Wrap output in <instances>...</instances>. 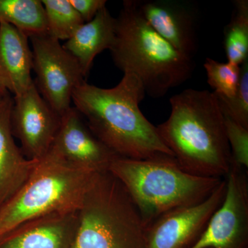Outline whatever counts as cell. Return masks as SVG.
<instances>
[{"label":"cell","mask_w":248,"mask_h":248,"mask_svg":"<svg viewBox=\"0 0 248 248\" xmlns=\"http://www.w3.org/2000/svg\"><path fill=\"white\" fill-rule=\"evenodd\" d=\"M230 22L224 29L228 62L241 66L248 59V1L236 0Z\"/></svg>","instance_id":"18"},{"label":"cell","mask_w":248,"mask_h":248,"mask_svg":"<svg viewBox=\"0 0 248 248\" xmlns=\"http://www.w3.org/2000/svg\"><path fill=\"white\" fill-rule=\"evenodd\" d=\"M170 103V115L156 129L179 166L199 177H226L231 152L215 93L186 89L172 96Z\"/></svg>","instance_id":"2"},{"label":"cell","mask_w":248,"mask_h":248,"mask_svg":"<svg viewBox=\"0 0 248 248\" xmlns=\"http://www.w3.org/2000/svg\"><path fill=\"white\" fill-rule=\"evenodd\" d=\"M246 170L231 163L226 190L203 232L188 248H245L248 239V181Z\"/></svg>","instance_id":"8"},{"label":"cell","mask_w":248,"mask_h":248,"mask_svg":"<svg viewBox=\"0 0 248 248\" xmlns=\"http://www.w3.org/2000/svg\"><path fill=\"white\" fill-rule=\"evenodd\" d=\"M16 28L29 38L47 33L45 8L40 0H0V23Z\"/></svg>","instance_id":"17"},{"label":"cell","mask_w":248,"mask_h":248,"mask_svg":"<svg viewBox=\"0 0 248 248\" xmlns=\"http://www.w3.org/2000/svg\"><path fill=\"white\" fill-rule=\"evenodd\" d=\"M226 190L223 179L208 198L166 212L146 227L144 248H188L200 237L221 205Z\"/></svg>","instance_id":"9"},{"label":"cell","mask_w":248,"mask_h":248,"mask_svg":"<svg viewBox=\"0 0 248 248\" xmlns=\"http://www.w3.org/2000/svg\"><path fill=\"white\" fill-rule=\"evenodd\" d=\"M47 33L59 41L68 40L84 24L69 0H42Z\"/></svg>","instance_id":"19"},{"label":"cell","mask_w":248,"mask_h":248,"mask_svg":"<svg viewBox=\"0 0 248 248\" xmlns=\"http://www.w3.org/2000/svg\"><path fill=\"white\" fill-rule=\"evenodd\" d=\"M227 139L231 148L232 162L248 169V129L223 114Z\"/></svg>","instance_id":"22"},{"label":"cell","mask_w":248,"mask_h":248,"mask_svg":"<svg viewBox=\"0 0 248 248\" xmlns=\"http://www.w3.org/2000/svg\"><path fill=\"white\" fill-rule=\"evenodd\" d=\"M29 37L6 23H0V84L14 97L34 84Z\"/></svg>","instance_id":"15"},{"label":"cell","mask_w":248,"mask_h":248,"mask_svg":"<svg viewBox=\"0 0 248 248\" xmlns=\"http://www.w3.org/2000/svg\"><path fill=\"white\" fill-rule=\"evenodd\" d=\"M215 95L222 112L248 129V59L241 65L239 84L234 95L231 98Z\"/></svg>","instance_id":"21"},{"label":"cell","mask_w":248,"mask_h":248,"mask_svg":"<svg viewBox=\"0 0 248 248\" xmlns=\"http://www.w3.org/2000/svg\"><path fill=\"white\" fill-rule=\"evenodd\" d=\"M115 30L116 18L111 16L106 6L92 20L78 28L63 44V48L79 63L85 78L91 71L94 58L112 47Z\"/></svg>","instance_id":"16"},{"label":"cell","mask_w":248,"mask_h":248,"mask_svg":"<svg viewBox=\"0 0 248 248\" xmlns=\"http://www.w3.org/2000/svg\"><path fill=\"white\" fill-rule=\"evenodd\" d=\"M50 151L73 166L97 173L108 172L119 156L94 136L74 107L60 117Z\"/></svg>","instance_id":"11"},{"label":"cell","mask_w":248,"mask_h":248,"mask_svg":"<svg viewBox=\"0 0 248 248\" xmlns=\"http://www.w3.org/2000/svg\"><path fill=\"white\" fill-rule=\"evenodd\" d=\"M108 172L128 191L146 227L166 212L203 202L223 180L191 174L170 155L147 159L117 156Z\"/></svg>","instance_id":"4"},{"label":"cell","mask_w":248,"mask_h":248,"mask_svg":"<svg viewBox=\"0 0 248 248\" xmlns=\"http://www.w3.org/2000/svg\"><path fill=\"white\" fill-rule=\"evenodd\" d=\"M204 68L206 71L207 81L215 91L214 93L226 98L234 95L239 84L241 66L208 58L205 59Z\"/></svg>","instance_id":"20"},{"label":"cell","mask_w":248,"mask_h":248,"mask_svg":"<svg viewBox=\"0 0 248 248\" xmlns=\"http://www.w3.org/2000/svg\"><path fill=\"white\" fill-rule=\"evenodd\" d=\"M116 66L138 77L146 94L164 97L190 79L192 59L183 55L148 24L135 0L124 1L116 18L115 38L110 49Z\"/></svg>","instance_id":"3"},{"label":"cell","mask_w":248,"mask_h":248,"mask_svg":"<svg viewBox=\"0 0 248 248\" xmlns=\"http://www.w3.org/2000/svg\"><path fill=\"white\" fill-rule=\"evenodd\" d=\"M137 2L148 24L178 51L192 59L197 50V19L190 4L176 0Z\"/></svg>","instance_id":"12"},{"label":"cell","mask_w":248,"mask_h":248,"mask_svg":"<svg viewBox=\"0 0 248 248\" xmlns=\"http://www.w3.org/2000/svg\"><path fill=\"white\" fill-rule=\"evenodd\" d=\"M60 117L41 95L35 82L14 97L11 128L28 159L40 161L50 151L60 126Z\"/></svg>","instance_id":"10"},{"label":"cell","mask_w":248,"mask_h":248,"mask_svg":"<svg viewBox=\"0 0 248 248\" xmlns=\"http://www.w3.org/2000/svg\"><path fill=\"white\" fill-rule=\"evenodd\" d=\"M29 39L36 87L51 108L62 116L72 107L75 90L85 81L81 67L60 41L48 33Z\"/></svg>","instance_id":"7"},{"label":"cell","mask_w":248,"mask_h":248,"mask_svg":"<svg viewBox=\"0 0 248 248\" xmlns=\"http://www.w3.org/2000/svg\"><path fill=\"white\" fill-rule=\"evenodd\" d=\"M146 94L138 77L124 73L112 89L84 81L73 92L72 102L94 136L117 156L133 159L174 156L156 126L140 110Z\"/></svg>","instance_id":"1"},{"label":"cell","mask_w":248,"mask_h":248,"mask_svg":"<svg viewBox=\"0 0 248 248\" xmlns=\"http://www.w3.org/2000/svg\"><path fill=\"white\" fill-rule=\"evenodd\" d=\"M69 1L84 23L92 20L99 11L107 6V3L106 0H69Z\"/></svg>","instance_id":"23"},{"label":"cell","mask_w":248,"mask_h":248,"mask_svg":"<svg viewBox=\"0 0 248 248\" xmlns=\"http://www.w3.org/2000/svg\"><path fill=\"white\" fill-rule=\"evenodd\" d=\"M78 228V210L49 214L0 237V248H74Z\"/></svg>","instance_id":"13"},{"label":"cell","mask_w":248,"mask_h":248,"mask_svg":"<svg viewBox=\"0 0 248 248\" xmlns=\"http://www.w3.org/2000/svg\"><path fill=\"white\" fill-rule=\"evenodd\" d=\"M98 174L73 166L49 151L25 184L0 206V237L37 217L78 211Z\"/></svg>","instance_id":"5"},{"label":"cell","mask_w":248,"mask_h":248,"mask_svg":"<svg viewBox=\"0 0 248 248\" xmlns=\"http://www.w3.org/2000/svg\"><path fill=\"white\" fill-rule=\"evenodd\" d=\"M7 93H8L7 91L4 89V87L1 86V84H0V94H1V95H5V94H7Z\"/></svg>","instance_id":"24"},{"label":"cell","mask_w":248,"mask_h":248,"mask_svg":"<svg viewBox=\"0 0 248 248\" xmlns=\"http://www.w3.org/2000/svg\"><path fill=\"white\" fill-rule=\"evenodd\" d=\"M6 94H5V95H6ZM5 95H1V94H0V102H1V100H2V99L3 98H4Z\"/></svg>","instance_id":"25"},{"label":"cell","mask_w":248,"mask_h":248,"mask_svg":"<svg viewBox=\"0 0 248 248\" xmlns=\"http://www.w3.org/2000/svg\"><path fill=\"white\" fill-rule=\"evenodd\" d=\"M14 97L7 93L0 102V206L17 192L39 161L28 159L15 141L11 116Z\"/></svg>","instance_id":"14"},{"label":"cell","mask_w":248,"mask_h":248,"mask_svg":"<svg viewBox=\"0 0 248 248\" xmlns=\"http://www.w3.org/2000/svg\"><path fill=\"white\" fill-rule=\"evenodd\" d=\"M74 248H144L146 227L122 183L99 173L79 210Z\"/></svg>","instance_id":"6"}]
</instances>
